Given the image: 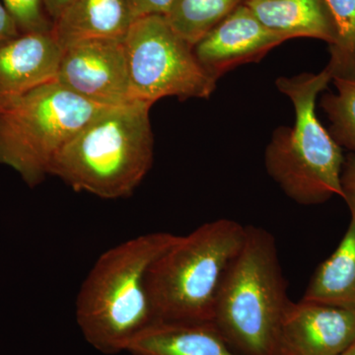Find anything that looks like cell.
I'll return each instance as SVG.
<instances>
[{"label": "cell", "instance_id": "12", "mask_svg": "<svg viewBox=\"0 0 355 355\" xmlns=\"http://www.w3.org/2000/svg\"><path fill=\"white\" fill-rule=\"evenodd\" d=\"M132 355H242L212 322L156 321L128 345Z\"/></svg>", "mask_w": 355, "mask_h": 355}, {"label": "cell", "instance_id": "18", "mask_svg": "<svg viewBox=\"0 0 355 355\" xmlns=\"http://www.w3.org/2000/svg\"><path fill=\"white\" fill-rule=\"evenodd\" d=\"M336 94H326L321 106L330 121V135L340 147L355 153V80L333 79Z\"/></svg>", "mask_w": 355, "mask_h": 355}, {"label": "cell", "instance_id": "2", "mask_svg": "<svg viewBox=\"0 0 355 355\" xmlns=\"http://www.w3.org/2000/svg\"><path fill=\"white\" fill-rule=\"evenodd\" d=\"M151 106L135 100L105 110L60 149L50 175L107 200L132 195L153 164Z\"/></svg>", "mask_w": 355, "mask_h": 355}, {"label": "cell", "instance_id": "15", "mask_svg": "<svg viewBox=\"0 0 355 355\" xmlns=\"http://www.w3.org/2000/svg\"><path fill=\"white\" fill-rule=\"evenodd\" d=\"M350 221L336 251L315 270L302 300L355 308V191L343 189Z\"/></svg>", "mask_w": 355, "mask_h": 355}, {"label": "cell", "instance_id": "6", "mask_svg": "<svg viewBox=\"0 0 355 355\" xmlns=\"http://www.w3.org/2000/svg\"><path fill=\"white\" fill-rule=\"evenodd\" d=\"M110 107L83 99L57 80L0 96V164L37 186L67 142Z\"/></svg>", "mask_w": 355, "mask_h": 355}, {"label": "cell", "instance_id": "9", "mask_svg": "<svg viewBox=\"0 0 355 355\" xmlns=\"http://www.w3.org/2000/svg\"><path fill=\"white\" fill-rule=\"evenodd\" d=\"M355 342V308L301 299L287 305L279 355H340Z\"/></svg>", "mask_w": 355, "mask_h": 355}, {"label": "cell", "instance_id": "14", "mask_svg": "<svg viewBox=\"0 0 355 355\" xmlns=\"http://www.w3.org/2000/svg\"><path fill=\"white\" fill-rule=\"evenodd\" d=\"M268 29L286 40L306 37L333 46L336 29L326 0H245Z\"/></svg>", "mask_w": 355, "mask_h": 355}, {"label": "cell", "instance_id": "20", "mask_svg": "<svg viewBox=\"0 0 355 355\" xmlns=\"http://www.w3.org/2000/svg\"><path fill=\"white\" fill-rule=\"evenodd\" d=\"M174 0H128L133 17L147 15H166Z\"/></svg>", "mask_w": 355, "mask_h": 355}, {"label": "cell", "instance_id": "22", "mask_svg": "<svg viewBox=\"0 0 355 355\" xmlns=\"http://www.w3.org/2000/svg\"><path fill=\"white\" fill-rule=\"evenodd\" d=\"M343 189L355 191V154H350L345 160L342 173Z\"/></svg>", "mask_w": 355, "mask_h": 355}, {"label": "cell", "instance_id": "5", "mask_svg": "<svg viewBox=\"0 0 355 355\" xmlns=\"http://www.w3.org/2000/svg\"><path fill=\"white\" fill-rule=\"evenodd\" d=\"M326 69L318 74L279 78L277 85L295 108V125L273 135L266 149V167L270 176L294 202L320 205L334 196L345 198L342 147L318 120V94L330 83Z\"/></svg>", "mask_w": 355, "mask_h": 355}, {"label": "cell", "instance_id": "11", "mask_svg": "<svg viewBox=\"0 0 355 355\" xmlns=\"http://www.w3.org/2000/svg\"><path fill=\"white\" fill-rule=\"evenodd\" d=\"M62 51L53 32L25 33L0 46V96L57 80Z\"/></svg>", "mask_w": 355, "mask_h": 355}, {"label": "cell", "instance_id": "10", "mask_svg": "<svg viewBox=\"0 0 355 355\" xmlns=\"http://www.w3.org/2000/svg\"><path fill=\"white\" fill-rule=\"evenodd\" d=\"M284 41V36L266 28L244 2L205 35L193 51L200 64L217 80L238 65L259 62Z\"/></svg>", "mask_w": 355, "mask_h": 355}, {"label": "cell", "instance_id": "13", "mask_svg": "<svg viewBox=\"0 0 355 355\" xmlns=\"http://www.w3.org/2000/svg\"><path fill=\"white\" fill-rule=\"evenodd\" d=\"M133 20L128 0H72L53 34L64 50L87 40H123Z\"/></svg>", "mask_w": 355, "mask_h": 355}, {"label": "cell", "instance_id": "16", "mask_svg": "<svg viewBox=\"0 0 355 355\" xmlns=\"http://www.w3.org/2000/svg\"><path fill=\"white\" fill-rule=\"evenodd\" d=\"M243 0H174L166 14L175 32L195 46L216 25L241 6Z\"/></svg>", "mask_w": 355, "mask_h": 355}, {"label": "cell", "instance_id": "24", "mask_svg": "<svg viewBox=\"0 0 355 355\" xmlns=\"http://www.w3.org/2000/svg\"><path fill=\"white\" fill-rule=\"evenodd\" d=\"M340 355H355V342Z\"/></svg>", "mask_w": 355, "mask_h": 355}, {"label": "cell", "instance_id": "19", "mask_svg": "<svg viewBox=\"0 0 355 355\" xmlns=\"http://www.w3.org/2000/svg\"><path fill=\"white\" fill-rule=\"evenodd\" d=\"M13 18L21 34L53 32V23L44 0H0Z\"/></svg>", "mask_w": 355, "mask_h": 355}, {"label": "cell", "instance_id": "1", "mask_svg": "<svg viewBox=\"0 0 355 355\" xmlns=\"http://www.w3.org/2000/svg\"><path fill=\"white\" fill-rule=\"evenodd\" d=\"M177 235H140L105 252L84 280L76 299V320L84 338L103 354L127 352L156 320L148 275Z\"/></svg>", "mask_w": 355, "mask_h": 355}, {"label": "cell", "instance_id": "17", "mask_svg": "<svg viewBox=\"0 0 355 355\" xmlns=\"http://www.w3.org/2000/svg\"><path fill=\"white\" fill-rule=\"evenodd\" d=\"M336 29V41L330 46L331 60L326 69L331 80H355V0H326Z\"/></svg>", "mask_w": 355, "mask_h": 355}, {"label": "cell", "instance_id": "8", "mask_svg": "<svg viewBox=\"0 0 355 355\" xmlns=\"http://www.w3.org/2000/svg\"><path fill=\"white\" fill-rule=\"evenodd\" d=\"M123 40H87L67 46L58 83L96 104L120 106L135 101Z\"/></svg>", "mask_w": 355, "mask_h": 355}, {"label": "cell", "instance_id": "23", "mask_svg": "<svg viewBox=\"0 0 355 355\" xmlns=\"http://www.w3.org/2000/svg\"><path fill=\"white\" fill-rule=\"evenodd\" d=\"M72 0H44V8L53 23L60 18Z\"/></svg>", "mask_w": 355, "mask_h": 355}, {"label": "cell", "instance_id": "7", "mask_svg": "<svg viewBox=\"0 0 355 355\" xmlns=\"http://www.w3.org/2000/svg\"><path fill=\"white\" fill-rule=\"evenodd\" d=\"M133 100L153 105L169 96L209 98L214 78L196 57L193 46L175 32L165 15L135 18L125 35Z\"/></svg>", "mask_w": 355, "mask_h": 355}, {"label": "cell", "instance_id": "21", "mask_svg": "<svg viewBox=\"0 0 355 355\" xmlns=\"http://www.w3.org/2000/svg\"><path fill=\"white\" fill-rule=\"evenodd\" d=\"M20 34L13 18L7 11L6 6L0 1V46L16 38Z\"/></svg>", "mask_w": 355, "mask_h": 355}, {"label": "cell", "instance_id": "4", "mask_svg": "<svg viewBox=\"0 0 355 355\" xmlns=\"http://www.w3.org/2000/svg\"><path fill=\"white\" fill-rule=\"evenodd\" d=\"M246 226L231 219L207 222L174 241L151 266L148 291L157 321L212 322L216 298Z\"/></svg>", "mask_w": 355, "mask_h": 355}, {"label": "cell", "instance_id": "3", "mask_svg": "<svg viewBox=\"0 0 355 355\" xmlns=\"http://www.w3.org/2000/svg\"><path fill=\"white\" fill-rule=\"evenodd\" d=\"M289 302L275 237L246 226L244 243L219 289L212 323L240 354L279 355Z\"/></svg>", "mask_w": 355, "mask_h": 355}]
</instances>
